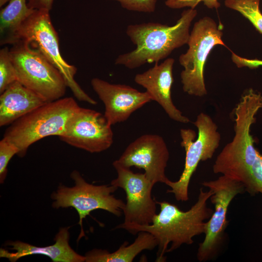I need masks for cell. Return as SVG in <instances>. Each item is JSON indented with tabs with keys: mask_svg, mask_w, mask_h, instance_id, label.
Here are the masks:
<instances>
[{
	"mask_svg": "<svg viewBox=\"0 0 262 262\" xmlns=\"http://www.w3.org/2000/svg\"><path fill=\"white\" fill-rule=\"evenodd\" d=\"M212 194L211 190L204 191L201 188L196 202L185 212L167 201H156L160 211L150 224L124 226L118 229H126L133 234L142 231L152 234L158 242L156 261L164 262L165 253L183 244H192L195 236L205 233V220L210 219L213 212L207 207V201Z\"/></svg>",
	"mask_w": 262,
	"mask_h": 262,
	"instance_id": "1",
	"label": "cell"
},
{
	"mask_svg": "<svg viewBox=\"0 0 262 262\" xmlns=\"http://www.w3.org/2000/svg\"><path fill=\"white\" fill-rule=\"evenodd\" d=\"M197 14L195 9L184 10L172 26L152 22L129 25L126 33L136 48L119 55L115 64L132 69L166 58L174 49L187 44L190 27Z\"/></svg>",
	"mask_w": 262,
	"mask_h": 262,
	"instance_id": "2",
	"label": "cell"
},
{
	"mask_svg": "<svg viewBox=\"0 0 262 262\" xmlns=\"http://www.w3.org/2000/svg\"><path fill=\"white\" fill-rule=\"evenodd\" d=\"M262 108V94L252 89L242 96L234 111V136L217 156L213 172L241 182L244 185L256 158L250 129Z\"/></svg>",
	"mask_w": 262,
	"mask_h": 262,
	"instance_id": "3",
	"label": "cell"
},
{
	"mask_svg": "<svg viewBox=\"0 0 262 262\" xmlns=\"http://www.w3.org/2000/svg\"><path fill=\"white\" fill-rule=\"evenodd\" d=\"M79 107L71 97L47 102L10 124L3 138L15 145L18 149L17 155L22 157L36 141L60 135Z\"/></svg>",
	"mask_w": 262,
	"mask_h": 262,
	"instance_id": "4",
	"label": "cell"
},
{
	"mask_svg": "<svg viewBox=\"0 0 262 262\" xmlns=\"http://www.w3.org/2000/svg\"><path fill=\"white\" fill-rule=\"evenodd\" d=\"M17 81L46 102L61 98L67 87L60 71L36 49L22 40L9 49Z\"/></svg>",
	"mask_w": 262,
	"mask_h": 262,
	"instance_id": "5",
	"label": "cell"
},
{
	"mask_svg": "<svg viewBox=\"0 0 262 262\" xmlns=\"http://www.w3.org/2000/svg\"><path fill=\"white\" fill-rule=\"evenodd\" d=\"M223 26L212 18L205 16L196 22L190 33L186 53L179 57L184 69L180 79L184 92L203 97L207 94L204 69L209 54L216 45L226 46L222 37Z\"/></svg>",
	"mask_w": 262,
	"mask_h": 262,
	"instance_id": "6",
	"label": "cell"
},
{
	"mask_svg": "<svg viewBox=\"0 0 262 262\" xmlns=\"http://www.w3.org/2000/svg\"><path fill=\"white\" fill-rule=\"evenodd\" d=\"M19 40L38 49L61 73L75 97L79 100L96 105L74 79L77 68L69 65L61 54L57 33L50 19L49 11L35 10L23 23L18 33Z\"/></svg>",
	"mask_w": 262,
	"mask_h": 262,
	"instance_id": "7",
	"label": "cell"
},
{
	"mask_svg": "<svg viewBox=\"0 0 262 262\" xmlns=\"http://www.w3.org/2000/svg\"><path fill=\"white\" fill-rule=\"evenodd\" d=\"M74 185L67 187L60 184L57 190L51 196L53 200L52 207L55 209L73 207L79 216V224L81 231L79 241L84 236L82 220L94 210L106 211L117 216H120L123 211L125 203L115 197L113 194L118 188L112 185H96L89 183L77 170L70 174Z\"/></svg>",
	"mask_w": 262,
	"mask_h": 262,
	"instance_id": "8",
	"label": "cell"
},
{
	"mask_svg": "<svg viewBox=\"0 0 262 262\" xmlns=\"http://www.w3.org/2000/svg\"><path fill=\"white\" fill-rule=\"evenodd\" d=\"M198 130V136L191 129L180 130L181 146L185 151L184 167L179 180H168L166 185L170 187L167 193L174 194L178 201L189 199L188 188L191 177L200 161L211 159L218 148L221 136L217 126L208 115L200 113L193 123Z\"/></svg>",
	"mask_w": 262,
	"mask_h": 262,
	"instance_id": "9",
	"label": "cell"
},
{
	"mask_svg": "<svg viewBox=\"0 0 262 262\" xmlns=\"http://www.w3.org/2000/svg\"><path fill=\"white\" fill-rule=\"evenodd\" d=\"M201 184L213 192L210 199L214 205V210L206 223L205 238L197 250V259L200 262L211 260L216 255L228 224L227 213L229 206L235 196L245 192L241 182L225 175Z\"/></svg>",
	"mask_w": 262,
	"mask_h": 262,
	"instance_id": "10",
	"label": "cell"
},
{
	"mask_svg": "<svg viewBox=\"0 0 262 262\" xmlns=\"http://www.w3.org/2000/svg\"><path fill=\"white\" fill-rule=\"evenodd\" d=\"M113 165L117 176L110 184L123 189L126 195V203L123 211L124 221L115 229L127 225L150 224L157 214L156 201L151 196L154 185L145 173H133L130 168L115 161Z\"/></svg>",
	"mask_w": 262,
	"mask_h": 262,
	"instance_id": "11",
	"label": "cell"
},
{
	"mask_svg": "<svg viewBox=\"0 0 262 262\" xmlns=\"http://www.w3.org/2000/svg\"><path fill=\"white\" fill-rule=\"evenodd\" d=\"M111 126L100 113L79 107L59 137L73 147L98 153L108 149L113 143Z\"/></svg>",
	"mask_w": 262,
	"mask_h": 262,
	"instance_id": "12",
	"label": "cell"
},
{
	"mask_svg": "<svg viewBox=\"0 0 262 262\" xmlns=\"http://www.w3.org/2000/svg\"><path fill=\"white\" fill-rule=\"evenodd\" d=\"M169 152L163 137L157 134H144L130 143L115 161L125 167L143 169L147 177L154 184H166L169 179L165 171Z\"/></svg>",
	"mask_w": 262,
	"mask_h": 262,
	"instance_id": "13",
	"label": "cell"
},
{
	"mask_svg": "<svg viewBox=\"0 0 262 262\" xmlns=\"http://www.w3.org/2000/svg\"><path fill=\"white\" fill-rule=\"evenodd\" d=\"M91 84L105 105L104 115L111 126L127 120L152 100L146 91L141 92L127 85L111 83L98 78H93Z\"/></svg>",
	"mask_w": 262,
	"mask_h": 262,
	"instance_id": "14",
	"label": "cell"
},
{
	"mask_svg": "<svg viewBox=\"0 0 262 262\" xmlns=\"http://www.w3.org/2000/svg\"><path fill=\"white\" fill-rule=\"evenodd\" d=\"M174 62L173 58H169L160 64L155 63L153 66L146 71L136 74L134 80L146 89L152 100L158 103L171 119L186 124L190 122L189 119L175 106L171 98Z\"/></svg>",
	"mask_w": 262,
	"mask_h": 262,
	"instance_id": "15",
	"label": "cell"
},
{
	"mask_svg": "<svg viewBox=\"0 0 262 262\" xmlns=\"http://www.w3.org/2000/svg\"><path fill=\"white\" fill-rule=\"evenodd\" d=\"M69 228H61L55 237V243L48 246H37L20 241H8L6 246L13 251L1 248L0 257L15 262L25 256L39 254L49 257L53 262H85V256L76 252L69 245Z\"/></svg>",
	"mask_w": 262,
	"mask_h": 262,
	"instance_id": "16",
	"label": "cell"
},
{
	"mask_svg": "<svg viewBox=\"0 0 262 262\" xmlns=\"http://www.w3.org/2000/svg\"><path fill=\"white\" fill-rule=\"evenodd\" d=\"M46 102L18 81L15 82L0 94V126L12 124Z\"/></svg>",
	"mask_w": 262,
	"mask_h": 262,
	"instance_id": "17",
	"label": "cell"
},
{
	"mask_svg": "<svg viewBox=\"0 0 262 262\" xmlns=\"http://www.w3.org/2000/svg\"><path fill=\"white\" fill-rule=\"evenodd\" d=\"M134 241L131 245L127 241L115 252L94 249L85 255L86 262H131L144 250H152L158 246L156 238L150 233L140 231Z\"/></svg>",
	"mask_w": 262,
	"mask_h": 262,
	"instance_id": "18",
	"label": "cell"
},
{
	"mask_svg": "<svg viewBox=\"0 0 262 262\" xmlns=\"http://www.w3.org/2000/svg\"><path fill=\"white\" fill-rule=\"evenodd\" d=\"M26 0H10L0 12V44L14 45L19 39L18 33L24 21L33 13Z\"/></svg>",
	"mask_w": 262,
	"mask_h": 262,
	"instance_id": "19",
	"label": "cell"
},
{
	"mask_svg": "<svg viewBox=\"0 0 262 262\" xmlns=\"http://www.w3.org/2000/svg\"><path fill=\"white\" fill-rule=\"evenodd\" d=\"M260 0H225L228 8L235 10L247 18L262 33V14L260 10Z\"/></svg>",
	"mask_w": 262,
	"mask_h": 262,
	"instance_id": "20",
	"label": "cell"
},
{
	"mask_svg": "<svg viewBox=\"0 0 262 262\" xmlns=\"http://www.w3.org/2000/svg\"><path fill=\"white\" fill-rule=\"evenodd\" d=\"M9 49L7 47H5L0 50V94L17 81Z\"/></svg>",
	"mask_w": 262,
	"mask_h": 262,
	"instance_id": "21",
	"label": "cell"
},
{
	"mask_svg": "<svg viewBox=\"0 0 262 262\" xmlns=\"http://www.w3.org/2000/svg\"><path fill=\"white\" fill-rule=\"evenodd\" d=\"M244 187L245 191L251 195L262 194V155L259 151Z\"/></svg>",
	"mask_w": 262,
	"mask_h": 262,
	"instance_id": "22",
	"label": "cell"
},
{
	"mask_svg": "<svg viewBox=\"0 0 262 262\" xmlns=\"http://www.w3.org/2000/svg\"><path fill=\"white\" fill-rule=\"evenodd\" d=\"M18 149L11 142L2 138L0 141V182L3 183L6 178L7 165L13 156L17 155Z\"/></svg>",
	"mask_w": 262,
	"mask_h": 262,
	"instance_id": "23",
	"label": "cell"
},
{
	"mask_svg": "<svg viewBox=\"0 0 262 262\" xmlns=\"http://www.w3.org/2000/svg\"><path fill=\"white\" fill-rule=\"evenodd\" d=\"M118 2L124 9L131 11L151 13L155 11L158 0H109Z\"/></svg>",
	"mask_w": 262,
	"mask_h": 262,
	"instance_id": "24",
	"label": "cell"
},
{
	"mask_svg": "<svg viewBox=\"0 0 262 262\" xmlns=\"http://www.w3.org/2000/svg\"><path fill=\"white\" fill-rule=\"evenodd\" d=\"M201 2L210 9H217L220 6L218 0H165V5L172 9H180L184 7L195 9Z\"/></svg>",
	"mask_w": 262,
	"mask_h": 262,
	"instance_id": "25",
	"label": "cell"
},
{
	"mask_svg": "<svg viewBox=\"0 0 262 262\" xmlns=\"http://www.w3.org/2000/svg\"><path fill=\"white\" fill-rule=\"evenodd\" d=\"M54 0H28V6L34 10L50 11L52 7Z\"/></svg>",
	"mask_w": 262,
	"mask_h": 262,
	"instance_id": "26",
	"label": "cell"
},
{
	"mask_svg": "<svg viewBox=\"0 0 262 262\" xmlns=\"http://www.w3.org/2000/svg\"><path fill=\"white\" fill-rule=\"evenodd\" d=\"M10 0H0V7L3 6L6 2L9 1Z\"/></svg>",
	"mask_w": 262,
	"mask_h": 262,
	"instance_id": "27",
	"label": "cell"
}]
</instances>
